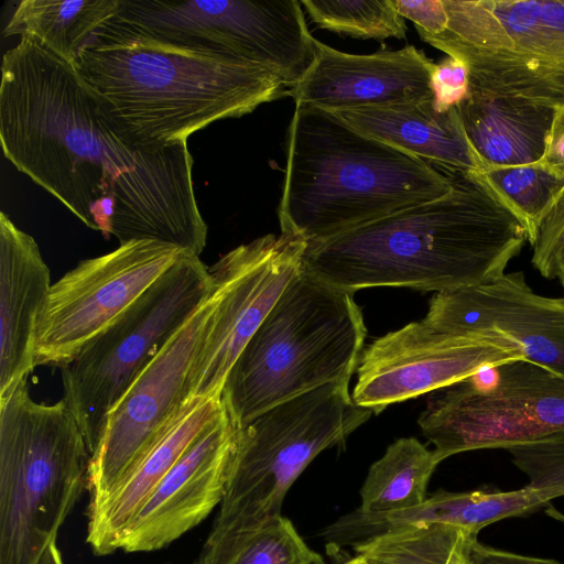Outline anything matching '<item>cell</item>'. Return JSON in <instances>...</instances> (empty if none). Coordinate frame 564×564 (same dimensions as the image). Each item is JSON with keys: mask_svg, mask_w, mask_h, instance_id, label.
I'll return each mask as SVG.
<instances>
[{"mask_svg": "<svg viewBox=\"0 0 564 564\" xmlns=\"http://www.w3.org/2000/svg\"><path fill=\"white\" fill-rule=\"evenodd\" d=\"M306 245L270 234L238 246L209 268L214 310L186 381L185 401L221 398L240 352L303 268Z\"/></svg>", "mask_w": 564, "mask_h": 564, "instance_id": "obj_12", "label": "cell"}, {"mask_svg": "<svg viewBox=\"0 0 564 564\" xmlns=\"http://www.w3.org/2000/svg\"><path fill=\"white\" fill-rule=\"evenodd\" d=\"M366 335L354 293L303 267L235 361L221 398L242 425L310 390L350 381Z\"/></svg>", "mask_w": 564, "mask_h": 564, "instance_id": "obj_5", "label": "cell"}, {"mask_svg": "<svg viewBox=\"0 0 564 564\" xmlns=\"http://www.w3.org/2000/svg\"><path fill=\"white\" fill-rule=\"evenodd\" d=\"M321 29L357 39H405L404 19L392 0H301Z\"/></svg>", "mask_w": 564, "mask_h": 564, "instance_id": "obj_29", "label": "cell"}, {"mask_svg": "<svg viewBox=\"0 0 564 564\" xmlns=\"http://www.w3.org/2000/svg\"><path fill=\"white\" fill-rule=\"evenodd\" d=\"M336 113L362 132L442 169L474 173L485 169L467 138L457 107L438 111L431 99Z\"/></svg>", "mask_w": 564, "mask_h": 564, "instance_id": "obj_21", "label": "cell"}, {"mask_svg": "<svg viewBox=\"0 0 564 564\" xmlns=\"http://www.w3.org/2000/svg\"><path fill=\"white\" fill-rule=\"evenodd\" d=\"M467 564H564L552 558L519 554L473 540L466 552Z\"/></svg>", "mask_w": 564, "mask_h": 564, "instance_id": "obj_33", "label": "cell"}, {"mask_svg": "<svg viewBox=\"0 0 564 564\" xmlns=\"http://www.w3.org/2000/svg\"><path fill=\"white\" fill-rule=\"evenodd\" d=\"M453 172L451 192L308 242L303 267L348 292L436 293L491 282L528 241L521 219L480 173Z\"/></svg>", "mask_w": 564, "mask_h": 564, "instance_id": "obj_2", "label": "cell"}, {"mask_svg": "<svg viewBox=\"0 0 564 564\" xmlns=\"http://www.w3.org/2000/svg\"><path fill=\"white\" fill-rule=\"evenodd\" d=\"M529 482L514 490L482 487L451 491L452 524L477 536L498 521L525 517L564 497V437L523 444L507 449Z\"/></svg>", "mask_w": 564, "mask_h": 564, "instance_id": "obj_22", "label": "cell"}, {"mask_svg": "<svg viewBox=\"0 0 564 564\" xmlns=\"http://www.w3.org/2000/svg\"><path fill=\"white\" fill-rule=\"evenodd\" d=\"M556 279H558V280H560L561 284H562V285H563V288H564V260H563V262H562V264H561V267H560V270H558V273H557Z\"/></svg>", "mask_w": 564, "mask_h": 564, "instance_id": "obj_39", "label": "cell"}, {"mask_svg": "<svg viewBox=\"0 0 564 564\" xmlns=\"http://www.w3.org/2000/svg\"><path fill=\"white\" fill-rule=\"evenodd\" d=\"M457 108L467 138L485 169L541 161L552 124V109L470 89Z\"/></svg>", "mask_w": 564, "mask_h": 564, "instance_id": "obj_23", "label": "cell"}, {"mask_svg": "<svg viewBox=\"0 0 564 564\" xmlns=\"http://www.w3.org/2000/svg\"><path fill=\"white\" fill-rule=\"evenodd\" d=\"M50 269L29 234L0 213V398L35 366V328L51 290Z\"/></svg>", "mask_w": 564, "mask_h": 564, "instance_id": "obj_19", "label": "cell"}, {"mask_svg": "<svg viewBox=\"0 0 564 564\" xmlns=\"http://www.w3.org/2000/svg\"><path fill=\"white\" fill-rule=\"evenodd\" d=\"M540 163L564 176V108L553 110L552 124Z\"/></svg>", "mask_w": 564, "mask_h": 564, "instance_id": "obj_34", "label": "cell"}, {"mask_svg": "<svg viewBox=\"0 0 564 564\" xmlns=\"http://www.w3.org/2000/svg\"><path fill=\"white\" fill-rule=\"evenodd\" d=\"M453 172L357 129L336 112L295 105L279 206L281 234L322 240L451 192Z\"/></svg>", "mask_w": 564, "mask_h": 564, "instance_id": "obj_4", "label": "cell"}, {"mask_svg": "<svg viewBox=\"0 0 564 564\" xmlns=\"http://www.w3.org/2000/svg\"><path fill=\"white\" fill-rule=\"evenodd\" d=\"M90 456L64 399L35 402L28 380L0 398V564H36L56 543Z\"/></svg>", "mask_w": 564, "mask_h": 564, "instance_id": "obj_6", "label": "cell"}, {"mask_svg": "<svg viewBox=\"0 0 564 564\" xmlns=\"http://www.w3.org/2000/svg\"><path fill=\"white\" fill-rule=\"evenodd\" d=\"M423 322L449 335L508 345L564 377V296L535 293L522 272L435 293Z\"/></svg>", "mask_w": 564, "mask_h": 564, "instance_id": "obj_16", "label": "cell"}, {"mask_svg": "<svg viewBox=\"0 0 564 564\" xmlns=\"http://www.w3.org/2000/svg\"><path fill=\"white\" fill-rule=\"evenodd\" d=\"M476 540V539H475ZM471 542V541H470ZM469 542V543H470ZM468 543V544H469ZM468 544L465 549H463L462 551H459L454 557L453 560L451 561L449 564H467V556H466V552H467V547H468Z\"/></svg>", "mask_w": 564, "mask_h": 564, "instance_id": "obj_37", "label": "cell"}, {"mask_svg": "<svg viewBox=\"0 0 564 564\" xmlns=\"http://www.w3.org/2000/svg\"><path fill=\"white\" fill-rule=\"evenodd\" d=\"M531 247L533 267L546 279L556 278L564 260V187L541 218Z\"/></svg>", "mask_w": 564, "mask_h": 564, "instance_id": "obj_30", "label": "cell"}, {"mask_svg": "<svg viewBox=\"0 0 564 564\" xmlns=\"http://www.w3.org/2000/svg\"><path fill=\"white\" fill-rule=\"evenodd\" d=\"M119 0H23L3 34L31 35L43 47L74 65L95 31L119 12Z\"/></svg>", "mask_w": 564, "mask_h": 564, "instance_id": "obj_24", "label": "cell"}, {"mask_svg": "<svg viewBox=\"0 0 564 564\" xmlns=\"http://www.w3.org/2000/svg\"><path fill=\"white\" fill-rule=\"evenodd\" d=\"M240 426L224 402L221 411L189 444L130 521L119 550H161L197 527L221 503Z\"/></svg>", "mask_w": 564, "mask_h": 564, "instance_id": "obj_17", "label": "cell"}, {"mask_svg": "<svg viewBox=\"0 0 564 564\" xmlns=\"http://www.w3.org/2000/svg\"><path fill=\"white\" fill-rule=\"evenodd\" d=\"M74 66L126 140L147 151L187 142L289 91L259 64L154 39L116 15L93 33Z\"/></svg>", "mask_w": 564, "mask_h": 564, "instance_id": "obj_3", "label": "cell"}, {"mask_svg": "<svg viewBox=\"0 0 564 564\" xmlns=\"http://www.w3.org/2000/svg\"><path fill=\"white\" fill-rule=\"evenodd\" d=\"M339 564H367V563L360 555L355 554V556L349 557Z\"/></svg>", "mask_w": 564, "mask_h": 564, "instance_id": "obj_38", "label": "cell"}, {"mask_svg": "<svg viewBox=\"0 0 564 564\" xmlns=\"http://www.w3.org/2000/svg\"><path fill=\"white\" fill-rule=\"evenodd\" d=\"M433 105L438 111H447L469 94V72L465 63L447 56L435 64L431 75Z\"/></svg>", "mask_w": 564, "mask_h": 564, "instance_id": "obj_31", "label": "cell"}, {"mask_svg": "<svg viewBox=\"0 0 564 564\" xmlns=\"http://www.w3.org/2000/svg\"><path fill=\"white\" fill-rule=\"evenodd\" d=\"M403 19L412 21L422 40L443 31L446 11L443 0H392Z\"/></svg>", "mask_w": 564, "mask_h": 564, "instance_id": "obj_32", "label": "cell"}, {"mask_svg": "<svg viewBox=\"0 0 564 564\" xmlns=\"http://www.w3.org/2000/svg\"><path fill=\"white\" fill-rule=\"evenodd\" d=\"M117 18L161 41L229 54L282 78L304 64L311 32L297 0H119Z\"/></svg>", "mask_w": 564, "mask_h": 564, "instance_id": "obj_11", "label": "cell"}, {"mask_svg": "<svg viewBox=\"0 0 564 564\" xmlns=\"http://www.w3.org/2000/svg\"><path fill=\"white\" fill-rule=\"evenodd\" d=\"M434 66L412 45L360 55L317 40L314 63L288 95L295 105L332 112L421 102L433 99Z\"/></svg>", "mask_w": 564, "mask_h": 564, "instance_id": "obj_18", "label": "cell"}, {"mask_svg": "<svg viewBox=\"0 0 564 564\" xmlns=\"http://www.w3.org/2000/svg\"><path fill=\"white\" fill-rule=\"evenodd\" d=\"M475 539L448 524L412 525L378 534L352 550L367 564H449Z\"/></svg>", "mask_w": 564, "mask_h": 564, "instance_id": "obj_27", "label": "cell"}, {"mask_svg": "<svg viewBox=\"0 0 564 564\" xmlns=\"http://www.w3.org/2000/svg\"><path fill=\"white\" fill-rule=\"evenodd\" d=\"M192 564H327L282 514L249 525L214 522Z\"/></svg>", "mask_w": 564, "mask_h": 564, "instance_id": "obj_25", "label": "cell"}, {"mask_svg": "<svg viewBox=\"0 0 564 564\" xmlns=\"http://www.w3.org/2000/svg\"><path fill=\"white\" fill-rule=\"evenodd\" d=\"M443 462L415 437L388 446L369 468L360 488L361 512L381 514L416 507L427 498V486Z\"/></svg>", "mask_w": 564, "mask_h": 564, "instance_id": "obj_26", "label": "cell"}, {"mask_svg": "<svg viewBox=\"0 0 564 564\" xmlns=\"http://www.w3.org/2000/svg\"><path fill=\"white\" fill-rule=\"evenodd\" d=\"M423 41L465 63L469 89L564 108V0H443Z\"/></svg>", "mask_w": 564, "mask_h": 564, "instance_id": "obj_7", "label": "cell"}, {"mask_svg": "<svg viewBox=\"0 0 564 564\" xmlns=\"http://www.w3.org/2000/svg\"><path fill=\"white\" fill-rule=\"evenodd\" d=\"M223 408V398L184 401L130 475L102 501L88 506L86 541L96 555L119 551L126 528L152 490Z\"/></svg>", "mask_w": 564, "mask_h": 564, "instance_id": "obj_20", "label": "cell"}, {"mask_svg": "<svg viewBox=\"0 0 564 564\" xmlns=\"http://www.w3.org/2000/svg\"><path fill=\"white\" fill-rule=\"evenodd\" d=\"M516 359L525 358L508 345L449 335L423 319L412 322L364 349L351 397L378 414L390 404L432 393L480 369Z\"/></svg>", "mask_w": 564, "mask_h": 564, "instance_id": "obj_15", "label": "cell"}, {"mask_svg": "<svg viewBox=\"0 0 564 564\" xmlns=\"http://www.w3.org/2000/svg\"><path fill=\"white\" fill-rule=\"evenodd\" d=\"M36 564H64L62 554L56 543L51 544Z\"/></svg>", "mask_w": 564, "mask_h": 564, "instance_id": "obj_35", "label": "cell"}, {"mask_svg": "<svg viewBox=\"0 0 564 564\" xmlns=\"http://www.w3.org/2000/svg\"><path fill=\"white\" fill-rule=\"evenodd\" d=\"M349 381L327 383L263 411L240 426L239 442L214 522L249 525L281 514L284 498L310 463L339 446L373 413L358 405Z\"/></svg>", "mask_w": 564, "mask_h": 564, "instance_id": "obj_9", "label": "cell"}, {"mask_svg": "<svg viewBox=\"0 0 564 564\" xmlns=\"http://www.w3.org/2000/svg\"><path fill=\"white\" fill-rule=\"evenodd\" d=\"M0 141L20 172L105 238L158 240L194 257L205 249L187 142L129 143L75 66L31 35L2 57Z\"/></svg>", "mask_w": 564, "mask_h": 564, "instance_id": "obj_1", "label": "cell"}, {"mask_svg": "<svg viewBox=\"0 0 564 564\" xmlns=\"http://www.w3.org/2000/svg\"><path fill=\"white\" fill-rule=\"evenodd\" d=\"M212 291L209 268L199 257L184 254L61 367L63 399L77 420L90 454L111 410Z\"/></svg>", "mask_w": 564, "mask_h": 564, "instance_id": "obj_8", "label": "cell"}, {"mask_svg": "<svg viewBox=\"0 0 564 564\" xmlns=\"http://www.w3.org/2000/svg\"><path fill=\"white\" fill-rule=\"evenodd\" d=\"M544 511L547 517L564 524V513L562 511H560L558 509H556L554 506H552V505L547 506L544 509Z\"/></svg>", "mask_w": 564, "mask_h": 564, "instance_id": "obj_36", "label": "cell"}, {"mask_svg": "<svg viewBox=\"0 0 564 564\" xmlns=\"http://www.w3.org/2000/svg\"><path fill=\"white\" fill-rule=\"evenodd\" d=\"M479 173L521 219L532 245L541 218L564 187V176L540 162L490 166Z\"/></svg>", "mask_w": 564, "mask_h": 564, "instance_id": "obj_28", "label": "cell"}, {"mask_svg": "<svg viewBox=\"0 0 564 564\" xmlns=\"http://www.w3.org/2000/svg\"><path fill=\"white\" fill-rule=\"evenodd\" d=\"M184 254L176 246L145 239L80 261L52 284L39 314L35 366L61 368L72 360Z\"/></svg>", "mask_w": 564, "mask_h": 564, "instance_id": "obj_13", "label": "cell"}, {"mask_svg": "<svg viewBox=\"0 0 564 564\" xmlns=\"http://www.w3.org/2000/svg\"><path fill=\"white\" fill-rule=\"evenodd\" d=\"M213 310L212 291L111 410L90 456L89 506L102 501L130 475L185 401L186 381Z\"/></svg>", "mask_w": 564, "mask_h": 564, "instance_id": "obj_14", "label": "cell"}, {"mask_svg": "<svg viewBox=\"0 0 564 564\" xmlns=\"http://www.w3.org/2000/svg\"><path fill=\"white\" fill-rule=\"evenodd\" d=\"M417 423L442 460L564 436V377L525 359L431 393Z\"/></svg>", "mask_w": 564, "mask_h": 564, "instance_id": "obj_10", "label": "cell"}]
</instances>
